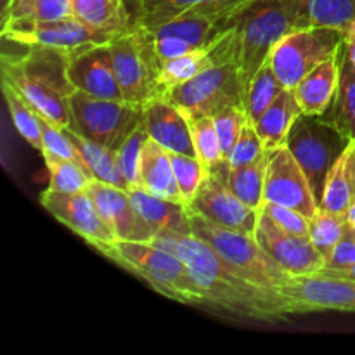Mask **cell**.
<instances>
[{
    "label": "cell",
    "mask_w": 355,
    "mask_h": 355,
    "mask_svg": "<svg viewBox=\"0 0 355 355\" xmlns=\"http://www.w3.org/2000/svg\"><path fill=\"white\" fill-rule=\"evenodd\" d=\"M153 243L172 252L189 267L203 290L207 307L225 311L248 321L281 322L290 319L291 314L279 290L248 279L203 239L194 234L163 236Z\"/></svg>",
    "instance_id": "cell-1"
},
{
    "label": "cell",
    "mask_w": 355,
    "mask_h": 355,
    "mask_svg": "<svg viewBox=\"0 0 355 355\" xmlns=\"http://www.w3.org/2000/svg\"><path fill=\"white\" fill-rule=\"evenodd\" d=\"M69 61L71 52L64 49L24 45L21 54H2V80L37 113L59 127H71L69 99L76 89L69 78Z\"/></svg>",
    "instance_id": "cell-2"
},
{
    "label": "cell",
    "mask_w": 355,
    "mask_h": 355,
    "mask_svg": "<svg viewBox=\"0 0 355 355\" xmlns=\"http://www.w3.org/2000/svg\"><path fill=\"white\" fill-rule=\"evenodd\" d=\"M298 28H305L302 0H252L236 14V61L245 92L274 47Z\"/></svg>",
    "instance_id": "cell-3"
},
{
    "label": "cell",
    "mask_w": 355,
    "mask_h": 355,
    "mask_svg": "<svg viewBox=\"0 0 355 355\" xmlns=\"http://www.w3.org/2000/svg\"><path fill=\"white\" fill-rule=\"evenodd\" d=\"M96 252L144 281L163 297L186 305L207 307L203 290L193 277L189 267L168 250L155 243L114 241L101 246Z\"/></svg>",
    "instance_id": "cell-4"
},
{
    "label": "cell",
    "mask_w": 355,
    "mask_h": 355,
    "mask_svg": "<svg viewBox=\"0 0 355 355\" xmlns=\"http://www.w3.org/2000/svg\"><path fill=\"white\" fill-rule=\"evenodd\" d=\"M189 217L193 234L203 239L225 262L245 274L248 279L274 290L290 283V274L260 246L255 236L222 227L191 208Z\"/></svg>",
    "instance_id": "cell-5"
},
{
    "label": "cell",
    "mask_w": 355,
    "mask_h": 355,
    "mask_svg": "<svg viewBox=\"0 0 355 355\" xmlns=\"http://www.w3.org/2000/svg\"><path fill=\"white\" fill-rule=\"evenodd\" d=\"M111 59L125 101L144 106L159 90V61L148 30L132 26L110 42Z\"/></svg>",
    "instance_id": "cell-6"
},
{
    "label": "cell",
    "mask_w": 355,
    "mask_h": 355,
    "mask_svg": "<svg viewBox=\"0 0 355 355\" xmlns=\"http://www.w3.org/2000/svg\"><path fill=\"white\" fill-rule=\"evenodd\" d=\"M349 142L350 139H347L322 114L304 113L291 127L286 148L304 168L319 205L326 177Z\"/></svg>",
    "instance_id": "cell-7"
},
{
    "label": "cell",
    "mask_w": 355,
    "mask_h": 355,
    "mask_svg": "<svg viewBox=\"0 0 355 355\" xmlns=\"http://www.w3.org/2000/svg\"><path fill=\"white\" fill-rule=\"evenodd\" d=\"M71 127L83 137L116 151L142 123V106L128 101L101 99L80 90L69 99Z\"/></svg>",
    "instance_id": "cell-8"
},
{
    "label": "cell",
    "mask_w": 355,
    "mask_h": 355,
    "mask_svg": "<svg viewBox=\"0 0 355 355\" xmlns=\"http://www.w3.org/2000/svg\"><path fill=\"white\" fill-rule=\"evenodd\" d=\"M345 33L333 28H298L274 47L269 61L284 89L300 83L312 69L340 54Z\"/></svg>",
    "instance_id": "cell-9"
},
{
    "label": "cell",
    "mask_w": 355,
    "mask_h": 355,
    "mask_svg": "<svg viewBox=\"0 0 355 355\" xmlns=\"http://www.w3.org/2000/svg\"><path fill=\"white\" fill-rule=\"evenodd\" d=\"M163 96L182 107L189 116H215L229 106H243L245 90L238 61L236 58L222 59Z\"/></svg>",
    "instance_id": "cell-10"
},
{
    "label": "cell",
    "mask_w": 355,
    "mask_h": 355,
    "mask_svg": "<svg viewBox=\"0 0 355 355\" xmlns=\"http://www.w3.org/2000/svg\"><path fill=\"white\" fill-rule=\"evenodd\" d=\"M241 10V9H239ZM186 12L144 28L153 38L159 61L179 58L187 52L215 44L234 28L239 12ZM142 28V26H141Z\"/></svg>",
    "instance_id": "cell-11"
},
{
    "label": "cell",
    "mask_w": 355,
    "mask_h": 355,
    "mask_svg": "<svg viewBox=\"0 0 355 355\" xmlns=\"http://www.w3.org/2000/svg\"><path fill=\"white\" fill-rule=\"evenodd\" d=\"M290 314H311L322 311L355 312V281L331 274L315 272L291 277L279 288Z\"/></svg>",
    "instance_id": "cell-12"
},
{
    "label": "cell",
    "mask_w": 355,
    "mask_h": 355,
    "mask_svg": "<svg viewBox=\"0 0 355 355\" xmlns=\"http://www.w3.org/2000/svg\"><path fill=\"white\" fill-rule=\"evenodd\" d=\"M266 203L293 208L309 218L321 208L304 168L286 146L267 155Z\"/></svg>",
    "instance_id": "cell-13"
},
{
    "label": "cell",
    "mask_w": 355,
    "mask_h": 355,
    "mask_svg": "<svg viewBox=\"0 0 355 355\" xmlns=\"http://www.w3.org/2000/svg\"><path fill=\"white\" fill-rule=\"evenodd\" d=\"M40 203L55 220L85 239L94 250L116 241V236L106 224L99 208L87 191L59 193V191L45 189L40 196Z\"/></svg>",
    "instance_id": "cell-14"
},
{
    "label": "cell",
    "mask_w": 355,
    "mask_h": 355,
    "mask_svg": "<svg viewBox=\"0 0 355 355\" xmlns=\"http://www.w3.org/2000/svg\"><path fill=\"white\" fill-rule=\"evenodd\" d=\"M255 238L291 277L321 272L326 267V259L315 250L309 236L284 231L263 211L259 218Z\"/></svg>",
    "instance_id": "cell-15"
},
{
    "label": "cell",
    "mask_w": 355,
    "mask_h": 355,
    "mask_svg": "<svg viewBox=\"0 0 355 355\" xmlns=\"http://www.w3.org/2000/svg\"><path fill=\"white\" fill-rule=\"evenodd\" d=\"M0 35L6 42H12L21 47H24V45H45V47L64 49L71 54L83 51V49L94 47V45H103L111 42L103 35L90 30L83 23H80L73 16L7 28V30L0 31Z\"/></svg>",
    "instance_id": "cell-16"
},
{
    "label": "cell",
    "mask_w": 355,
    "mask_h": 355,
    "mask_svg": "<svg viewBox=\"0 0 355 355\" xmlns=\"http://www.w3.org/2000/svg\"><path fill=\"white\" fill-rule=\"evenodd\" d=\"M85 191L97 205L113 234L116 236V241H155L156 234L139 214L127 189L94 179L90 180Z\"/></svg>",
    "instance_id": "cell-17"
},
{
    "label": "cell",
    "mask_w": 355,
    "mask_h": 355,
    "mask_svg": "<svg viewBox=\"0 0 355 355\" xmlns=\"http://www.w3.org/2000/svg\"><path fill=\"white\" fill-rule=\"evenodd\" d=\"M191 210L205 215L208 220L222 225V227L232 229V231L245 232V234L255 236L257 225H259V211L246 207L220 177L208 173L207 179L201 184L200 191L194 196L193 203L189 205Z\"/></svg>",
    "instance_id": "cell-18"
},
{
    "label": "cell",
    "mask_w": 355,
    "mask_h": 355,
    "mask_svg": "<svg viewBox=\"0 0 355 355\" xmlns=\"http://www.w3.org/2000/svg\"><path fill=\"white\" fill-rule=\"evenodd\" d=\"M69 78L76 90L101 99L123 101V92L113 68L110 45H94L71 54Z\"/></svg>",
    "instance_id": "cell-19"
},
{
    "label": "cell",
    "mask_w": 355,
    "mask_h": 355,
    "mask_svg": "<svg viewBox=\"0 0 355 355\" xmlns=\"http://www.w3.org/2000/svg\"><path fill=\"white\" fill-rule=\"evenodd\" d=\"M142 123L149 137L172 153L196 156L186 111L166 96H156L142 106Z\"/></svg>",
    "instance_id": "cell-20"
},
{
    "label": "cell",
    "mask_w": 355,
    "mask_h": 355,
    "mask_svg": "<svg viewBox=\"0 0 355 355\" xmlns=\"http://www.w3.org/2000/svg\"><path fill=\"white\" fill-rule=\"evenodd\" d=\"M128 194L156 238L193 234L189 208L184 203L155 196L139 186L128 187Z\"/></svg>",
    "instance_id": "cell-21"
},
{
    "label": "cell",
    "mask_w": 355,
    "mask_h": 355,
    "mask_svg": "<svg viewBox=\"0 0 355 355\" xmlns=\"http://www.w3.org/2000/svg\"><path fill=\"white\" fill-rule=\"evenodd\" d=\"M252 0H128L132 26L148 28L186 12H236Z\"/></svg>",
    "instance_id": "cell-22"
},
{
    "label": "cell",
    "mask_w": 355,
    "mask_h": 355,
    "mask_svg": "<svg viewBox=\"0 0 355 355\" xmlns=\"http://www.w3.org/2000/svg\"><path fill=\"white\" fill-rule=\"evenodd\" d=\"M71 16L107 40L132 28L128 0H71Z\"/></svg>",
    "instance_id": "cell-23"
},
{
    "label": "cell",
    "mask_w": 355,
    "mask_h": 355,
    "mask_svg": "<svg viewBox=\"0 0 355 355\" xmlns=\"http://www.w3.org/2000/svg\"><path fill=\"white\" fill-rule=\"evenodd\" d=\"M135 186L142 187L155 196L182 203V196H180L175 173H173L170 151L159 146L156 141H153L151 137L148 139L144 151H142Z\"/></svg>",
    "instance_id": "cell-24"
},
{
    "label": "cell",
    "mask_w": 355,
    "mask_h": 355,
    "mask_svg": "<svg viewBox=\"0 0 355 355\" xmlns=\"http://www.w3.org/2000/svg\"><path fill=\"white\" fill-rule=\"evenodd\" d=\"M342 52V51H340ZM340 83V54L312 69L293 89L305 114H324L333 104Z\"/></svg>",
    "instance_id": "cell-25"
},
{
    "label": "cell",
    "mask_w": 355,
    "mask_h": 355,
    "mask_svg": "<svg viewBox=\"0 0 355 355\" xmlns=\"http://www.w3.org/2000/svg\"><path fill=\"white\" fill-rule=\"evenodd\" d=\"M302 114L304 111H302L293 90L284 89L276 97V101L267 107L266 113L253 123L267 153L274 151L281 146H286L291 127Z\"/></svg>",
    "instance_id": "cell-26"
},
{
    "label": "cell",
    "mask_w": 355,
    "mask_h": 355,
    "mask_svg": "<svg viewBox=\"0 0 355 355\" xmlns=\"http://www.w3.org/2000/svg\"><path fill=\"white\" fill-rule=\"evenodd\" d=\"M355 139L349 142L345 151L342 153L335 165L326 177L324 189H322L321 208L347 214L350 203L355 198Z\"/></svg>",
    "instance_id": "cell-27"
},
{
    "label": "cell",
    "mask_w": 355,
    "mask_h": 355,
    "mask_svg": "<svg viewBox=\"0 0 355 355\" xmlns=\"http://www.w3.org/2000/svg\"><path fill=\"white\" fill-rule=\"evenodd\" d=\"M64 132L69 141L73 142L76 151H78V155L82 156L83 163L87 165L89 172L92 173L94 179L101 180V182L113 184V186L128 191L130 184L121 175L120 166H118L116 162V151L99 144V142L83 137V135H80L78 132L69 127H64Z\"/></svg>",
    "instance_id": "cell-28"
},
{
    "label": "cell",
    "mask_w": 355,
    "mask_h": 355,
    "mask_svg": "<svg viewBox=\"0 0 355 355\" xmlns=\"http://www.w3.org/2000/svg\"><path fill=\"white\" fill-rule=\"evenodd\" d=\"M322 116L331 121L347 139H355V69L345 52H340V83L333 104Z\"/></svg>",
    "instance_id": "cell-29"
},
{
    "label": "cell",
    "mask_w": 355,
    "mask_h": 355,
    "mask_svg": "<svg viewBox=\"0 0 355 355\" xmlns=\"http://www.w3.org/2000/svg\"><path fill=\"white\" fill-rule=\"evenodd\" d=\"M71 16V0H3L2 30Z\"/></svg>",
    "instance_id": "cell-30"
},
{
    "label": "cell",
    "mask_w": 355,
    "mask_h": 355,
    "mask_svg": "<svg viewBox=\"0 0 355 355\" xmlns=\"http://www.w3.org/2000/svg\"><path fill=\"white\" fill-rule=\"evenodd\" d=\"M267 155L260 156L257 162L241 168L229 170L225 184L229 189L252 210L262 214L266 207V173H267Z\"/></svg>",
    "instance_id": "cell-31"
},
{
    "label": "cell",
    "mask_w": 355,
    "mask_h": 355,
    "mask_svg": "<svg viewBox=\"0 0 355 355\" xmlns=\"http://www.w3.org/2000/svg\"><path fill=\"white\" fill-rule=\"evenodd\" d=\"M305 28H333L343 33L355 21V0H302Z\"/></svg>",
    "instance_id": "cell-32"
},
{
    "label": "cell",
    "mask_w": 355,
    "mask_h": 355,
    "mask_svg": "<svg viewBox=\"0 0 355 355\" xmlns=\"http://www.w3.org/2000/svg\"><path fill=\"white\" fill-rule=\"evenodd\" d=\"M283 90V83L277 78L270 61H267L253 76L248 89H246L245 97H243V107H245L250 121L255 123Z\"/></svg>",
    "instance_id": "cell-33"
},
{
    "label": "cell",
    "mask_w": 355,
    "mask_h": 355,
    "mask_svg": "<svg viewBox=\"0 0 355 355\" xmlns=\"http://www.w3.org/2000/svg\"><path fill=\"white\" fill-rule=\"evenodd\" d=\"M189 116V114H187ZM194 151L208 173L215 172L227 163L222 151L220 139L215 128L214 116H189Z\"/></svg>",
    "instance_id": "cell-34"
},
{
    "label": "cell",
    "mask_w": 355,
    "mask_h": 355,
    "mask_svg": "<svg viewBox=\"0 0 355 355\" xmlns=\"http://www.w3.org/2000/svg\"><path fill=\"white\" fill-rule=\"evenodd\" d=\"M349 225H347V217L343 214L319 208L318 214L311 218V238L312 245L315 246L319 253L328 262L331 259L333 252L336 250L338 243L345 238Z\"/></svg>",
    "instance_id": "cell-35"
},
{
    "label": "cell",
    "mask_w": 355,
    "mask_h": 355,
    "mask_svg": "<svg viewBox=\"0 0 355 355\" xmlns=\"http://www.w3.org/2000/svg\"><path fill=\"white\" fill-rule=\"evenodd\" d=\"M2 92L7 104V110H9L10 118H12L14 127L17 128L21 137H23L31 148L37 149V151H44V139H42L40 123H38V116L37 113H35L33 107H31L30 104L17 94V90L14 89L10 83H7L6 80H2Z\"/></svg>",
    "instance_id": "cell-36"
},
{
    "label": "cell",
    "mask_w": 355,
    "mask_h": 355,
    "mask_svg": "<svg viewBox=\"0 0 355 355\" xmlns=\"http://www.w3.org/2000/svg\"><path fill=\"white\" fill-rule=\"evenodd\" d=\"M45 166L49 170V189L59 193H80L85 191L92 175L78 163L66 159L52 153H42Z\"/></svg>",
    "instance_id": "cell-37"
},
{
    "label": "cell",
    "mask_w": 355,
    "mask_h": 355,
    "mask_svg": "<svg viewBox=\"0 0 355 355\" xmlns=\"http://www.w3.org/2000/svg\"><path fill=\"white\" fill-rule=\"evenodd\" d=\"M170 156H172L173 173H175L180 196H182V203L189 207L193 203L194 196L198 194V191H200L203 180L207 179L208 172L205 170L203 163L198 159V156L172 151H170Z\"/></svg>",
    "instance_id": "cell-38"
},
{
    "label": "cell",
    "mask_w": 355,
    "mask_h": 355,
    "mask_svg": "<svg viewBox=\"0 0 355 355\" xmlns=\"http://www.w3.org/2000/svg\"><path fill=\"white\" fill-rule=\"evenodd\" d=\"M148 130H146L144 123H141L127 139H125L123 144L116 149V162L118 166H120V172L130 186H135V184H137L139 163H141V156L142 151H144V146L146 142H148Z\"/></svg>",
    "instance_id": "cell-39"
},
{
    "label": "cell",
    "mask_w": 355,
    "mask_h": 355,
    "mask_svg": "<svg viewBox=\"0 0 355 355\" xmlns=\"http://www.w3.org/2000/svg\"><path fill=\"white\" fill-rule=\"evenodd\" d=\"M215 128H217L218 139H220L222 151H224L225 159H227L229 153L232 151L234 144L238 142L239 135H241L243 128L250 121L246 116V111L243 106H229L225 110L218 111L214 116Z\"/></svg>",
    "instance_id": "cell-40"
},
{
    "label": "cell",
    "mask_w": 355,
    "mask_h": 355,
    "mask_svg": "<svg viewBox=\"0 0 355 355\" xmlns=\"http://www.w3.org/2000/svg\"><path fill=\"white\" fill-rule=\"evenodd\" d=\"M266 148H263L262 141H260L259 134H257V128L252 121L246 123V127L243 128L241 135H239L238 142L234 144L232 151L227 156V165L229 170L241 168V166L250 165V163L257 162L260 156L266 155Z\"/></svg>",
    "instance_id": "cell-41"
},
{
    "label": "cell",
    "mask_w": 355,
    "mask_h": 355,
    "mask_svg": "<svg viewBox=\"0 0 355 355\" xmlns=\"http://www.w3.org/2000/svg\"><path fill=\"white\" fill-rule=\"evenodd\" d=\"M263 214L269 215L281 229L291 232V234L309 236V232H311V218L305 217L300 211L293 210V208L281 207V205L274 203H266Z\"/></svg>",
    "instance_id": "cell-42"
},
{
    "label": "cell",
    "mask_w": 355,
    "mask_h": 355,
    "mask_svg": "<svg viewBox=\"0 0 355 355\" xmlns=\"http://www.w3.org/2000/svg\"><path fill=\"white\" fill-rule=\"evenodd\" d=\"M355 263V236L347 231L345 238L338 243L336 250L333 252L331 259L326 262V267L322 270H338L347 269V267Z\"/></svg>",
    "instance_id": "cell-43"
},
{
    "label": "cell",
    "mask_w": 355,
    "mask_h": 355,
    "mask_svg": "<svg viewBox=\"0 0 355 355\" xmlns=\"http://www.w3.org/2000/svg\"><path fill=\"white\" fill-rule=\"evenodd\" d=\"M324 274H331V276H340V277H347V279H354L355 281V263L354 266L347 267V269H338V270H321Z\"/></svg>",
    "instance_id": "cell-44"
},
{
    "label": "cell",
    "mask_w": 355,
    "mask_h": 355,
    "mask_svg": "<svg viewBox=\"0 0 355 355\" xmlns=\"http://www.w3.org/2000/svg\"><path fill=\"white\" fill-rule=\"evenodd\" d=\"M345 52L349 55L350 62H352L354 69H355V37L354 35H345Z\"/></svg>",
    "instance_id": "cell-45"
},
{
    "label": "cell",
    "mask_w": 355,
    "mask_h": 355,
    "mask_svg": "<svg viewBox=\"0 0 355 355\" xmlns=\"http://www.w3.org/2000/svg\"><path fill=\"white\" fill-rule=\"evenodd\" d=\"M345 217H347V225H349V232H352L355 236V198L352 200V203H350Z\"/></svg>",
    "instance_id": "cell-46"
},
{
    "label": "cell",
    "mask_w": 355,
    "mask_h": 355,
    "mask_svg": "<svg viewBox=\"0 0 355 355\" xmlns=\"http://www.w3.org/2000/svg\"><path fill=\"white\" fill-rule=\"evenodd\" d=\"M345 35H354V37H355V21H354V23H352V26L349 28V31H347Z\"/></svg>",
    "instance_id": "cell-47"
}]
</instances>
